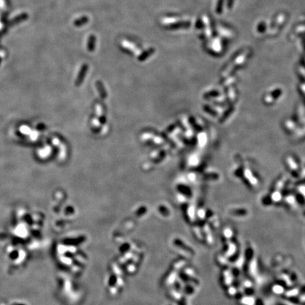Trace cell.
Returning a JSON list of instances; mask_svg holds the SVG:
<instances>
[{
	"mask_svg": "<svg viewBox=\"0 0 305 305\" xmlns=\"http://www.w3.org/2000/svg\"><path fill=\"white\" fill-rule=\"evenodd\" d=\"M88 21V18L86 17V16H83V17L82 18H80V19H78L77 20H76V21H74V25L76 26H83V25L86 24Z\"/></svg>",
	"mask_w": 305,
	"mask_h": 305,
	"instance_id": "cell-10",
	"label": "cell"
},
{
	"mask_svg": "<svg viewBox=\"0 0 305 305\" xmlns=\"http://www.w3.org/2000/svg\"><path fill=\"white\" fill-rule=\"evenodd\" d=\"M272 290L276 294H283L285 292V287L283 285L277 283L273 287Z\"/></svg>",
	"mask_w": 305,
	"mask_h": 305,
	"instance_id": "cell-7",
	"label": "cell"
},
{
	"mask_svg": "<svg viewBox=\"0 0 305 305\" xmlns=\"http://www.w3.org/2000/svg\"><path fill=\"white\" fill-rule=\"evenodd\" d=\"M223 255L227 257L231 258L232 256H234L235 254L238 252L237 249V245L235 243L232 241H228L225 243L224 248H223Z\"/></svg>",
	"mask_w": 305,
	"mask_h": 305,
	"instance_id": "cell-2",
	"label": "cell"
},
{
	"mask_svg": "<svg viewBox=\"0 0 305 305\" xmlns=\"http://www.w3.org/2000/svg\"><path fill=\"white\" fill-rule=\"evenodd\" d=\"M242 305H254L255 300L251 296L243 297L239 299Z\"/></svg>",
	"mask_w": 305,
	"mask_h": 305,
	"instance_id": "cell-6",
	"label": "cell"
},
{
	"mask_svg": "<svg viewBox=\"0 0 305 305\" xmlns=\"http://www.w3.org/2000/svg\"><path fill=\"white\" fill-rule=\"evenodd\" d=\"M226 256H222V255H219L217 256L216 257V261L220 265V266H223V267H228V263H229V260H227Z\"/></svg>",
	"mask_w": 305,
	"mask_h": 305,
	"instance_id": "cell-4",
	"label": "cell"
},
{
	"mask_svg": "<svg viewBox=\"0 0 305 305\" xmlns=\"http://www.w3.org/2000/svg\"><path fill=\"white\" fill-rule=\"evenodd\" d=\"M238 289L236 286L235 285H230L226 288V292L227 295L229 296L230 297H235L236 294L237 293Z\"/></svg>",
	"mask_w": 305,
	"mask_h": 305,
	"instance_id": "cell-5",
	"label": "cell"
},
{
	"mask_svg": "<svg viewBox=\"0 0 305 305\" xmlns=\"http://www.w3.org/2000/svg\"><path fill=\"white\" fill-rule=\"evenodd\" d=\"M255 305H264V302H263L262 300H261V299H259L258 300H256V302H255Z\"/></svg>",
	"mask_w": 305,
	"mask_h": 305,
	"instance_id": "cell-11",
	"label": "cell"
},
{
	"mask_svg": "<svg viewBox=\"0 0 305 305\" xmlns=\"http://www.w3.org/2000/svg\"><path fill=\"white\" fill-rule=\"evenodd\" d=\"M153 52H154V50L152 49V48H150L149 50H148L145 51L143 53V54H141V56L139 57V59L140 61L145 60V59H147L148 57L151 55V54H152Z\"/></svg>",
	"mask_w": 305,
	"mask_h": 305,
	"instance_id": "cell-9",
	"label": "cell"
},
{
	"mask_svg": "<svg viewBox=\"0 0 305 305\" xmlns=\"http://www.w3.org/2000/svg\"><path fill=\"white\" fill-rule=\"evenodd\" d=\"M121 45H122L123 47L126 48V49L129 50L134 52L135 54H139L140 52H141V51H140L139 48L135 45L134 44H133L132 43H131V42L126 40L122 41L121 42Z\"/></svg>",
	"mask_w": 305,
	"mask_h": 305,
	"instance_id": "cell-3",
	"label": "cell"
},
{
	"mask_svg": "<svg viewBox=\"0 0 305 305\" xmlns=\"http://www.w3.org/2000/svg\"><path fill=\"white\" fill-rule=\"evenodd\" d=\"M95 44H96V38L94 36H91L89 37L88 42V49L90 52H93L95 49Z\"/></svg>",
	"mask_w": 305,
	"mask_h": 305,
	"instance_id": "cell-8",
	"label": "cell"
},
{
	"mask_svg": "<svg viewBox=\"0 0 305 305\" xmlns=\"http://www.w3.org/2000/svg\"><path fill=\"white\" fill-rule=\"evenodd\" d=\"M233 278H234V276H233L232 271L228 269L225 270V271H223L221 276V279H220L221 280V285L225 289H226L228 287L232 285V283H234Z\"/></svg>",
	"mask_w": 305,
	"mask_h": 305,
	"instance_id": "cell-1",
	"label": "cell"
}]
</instances>
